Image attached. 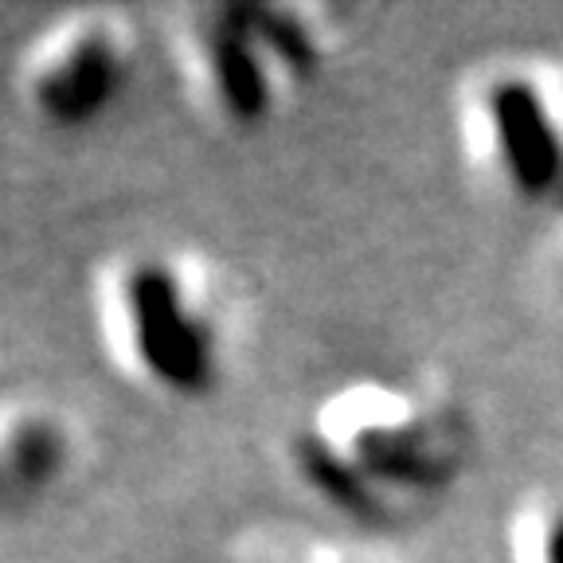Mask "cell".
<instances>
[{"label":"cell","mask_w":563,"mask_h":563,"mask_svg":"<svg viewBox=\"0 0 563 563\" xmlns=\"http://www.w3.org/2000/svg\"><path fill=\"white\" fill-rule=\"evenodd\" d=\"M122 317L137 368L176 399H203L220 384V333L165 258H137L122 274Z\"/></svg>","instance_id":"cell-4"},{"label":"cell","mask_w":563,"mask_h":563,"mask_svg":"<svg viewBox=\"0 0 563 563\" xmlns=\"http://www.w3.org/2000/svg\"><path fill=\"white\" fill-rule=\"evenodd\" d=\"M203 70L223 118L258 125L274 114L282 87L313 82L325 40L298 9L263 0H228L203 24Z\"/></svg>","instance_id":"cell-3"},{"label":"cell","mask_w":563,"mask_h":563,"mask_svg":"<svg viewBox=\"0 0 563 563\" xmlns=\"http://www.w3.org/2000/svg\"><path fill=\"white\" fill-rule=\"evenodd\" d=\"M509 563H563V482L528 493L505 537Z\"/></svg>","instance_id":"cell-7"},{"label":"cell","mask_w":563,"mask_h":563,"mask_svg":"<svg viewBox=\"0 0 563 563\" xmlns=\"http://www.w3.org/2000/svg\"><path fill=\"white\" fill-rule=\"evenodd\" d=\"M294 470L352 525L431 517L470 474L474 427L434 384H356L294 434Z\"/></svg>","instance_id":"cell-1"},{"label":"cell","mask_w":563,"mask_h":563,"mask_svg":"<svg viewBox=\"0 0 563 563\" xmlns=\"http://www.w3.org/2000/svg\"><path fill=\"white\" fill-rule=\"evenodd\" d=\"M466 153L517 203L563 208V75L501 63L466 90Z\"/></svg>","instance_id":"cell-2"},{"label":"cell","mask_w":563,"mask_h":563,"mask_svg":"<svg viewBox=\"0 0 563 563\" xmlns=\"http://www.w3.org/2000/svg\"><path fill=\"white\" fill-rule=\"evenodd\" d=\"M325 563H372V560H352V555H344V560H325Z\"/></svg>","instance_id":"cell-9"},{"label":"cell","mask_w":563,"mask_h":563,"mask_svg":"<svg viewBox=\"0 0 563 563\" xmlns=\"http://www.w3.org/2000/svg\"><path fill=\"white\" fill-rule=\"evenodd\" d=\"M67 434L52 415H16L0 427V462L9 474L12 497L32 501L52 489L67 470Z\"/></svg>","instance_id":"cell-6"},{"label":"cell","mask_w":563,"mask_h":563,"mask_svg":"<svg viewBox=\"0 0 563 563\" xmlns=\"http://www.w3.org/2000/svg\"><path fill=\"white\" fill-rule=\"evenodd\" d=\"M4 505H16V497H12L9 474H4V462H0V509H4Z\"/></svg>","instance_id":"cell-8"},{"label":"cell","mask_w":563,"mask_h":563,"mask_svg":"<svg viewBox=\"0 0 563 563\" xmlns=\"http://www.w3.org/2000/svg\"><path fill=\"white\" fill-rule=\"evenodd\" d=\"M125 87V55L106 27H82L32 79L40 118L59 130H82L118 102Z\"/></svg>","instance_id":"cell-5"}]
</instances>
